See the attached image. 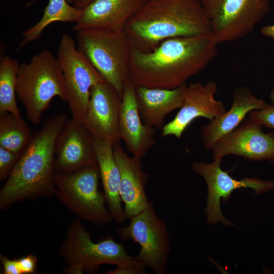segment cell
I'll return each instance as SVG.
<instances>
[{
	"label": "cell",
	"instance_id": "484cf974",
	"mask_svg": "<svg viewBox=\"0 0 274 274\" xmlns=\"http://www.w3.org/2000/svg\"><path fill=\"white\" fill-rule=\"evenodd\" d=\"M250 119L261 126L274 129V104L267 105L263 108L250 111Z\"/></svg>",
	"mask_w": 274,
	"mask_h": 274
},
{
	"label": "cell",
	"instance_id": "8fae6325",
	"mask_svg": "<svg viewBox=\"0 0 274 274\" xmlns=\"http://www.w3.org/2000/svg\"><path fill=\"white\" fill-rule=\"evenodd\" d=\"M211 163L194 162L192 170L201 176L208 186V194L205 213L207 223L215 225L219 222L226 226L235 225L224 217L220 209V201L226 202L231 193L239 188H251L254 195L267 192L274 189V181H266L256 178L245 177L236 180L228 172L221 168V158H214Z\"/></svg>",
	"mask_w": 274,
	"mask_h": 274
},
{
	"label": "cell",
	"instance_id": "7402d4cb",
	"mask_svg": "<svg viewBox=\"0 0 274 274\" xmlns=\"http://www.w3.org/2000/svg\"><path fill=\"white\" fill-rule=\"evenodd\" d=\"M82 13V9L71 6L66 0H49L40 20L22 32L23 39L19 47L22 48L39 39L45 28L53 22H77Z\"/></svg>",
	"mask_w": 274,
	"mask_h": 274
},
{
	"label": "cell",
	"instance_id": "1f68e13d",
	"mask_svg": "<svg viewBox=\"0 0 274 274\" xmlns=\"http://www.w3.org/2000/svg\"><path fill=\"white\" fill-rule=\"evenodd\" d=\"M70 4L74 3L75 0H66Z\"/></svg>",
	"mask_w": 274,
	"mask_h": 274
},
{
	"label": "cell",
	"instance_id": "30bf717a",
	"mask_svg": "<svg viewBox=\"0 0 274 274\" xmlns=\"http://www.w3.org/2000/svg\"><path fill=\"white\" fill-rule=\"evenodd\" d=\"M218 44L235 41L251 32L269 11L267 0H200Z\"/></svg>",
	"mask_w": 274,
	"mask_h": 274
},
{
	"label": "cell",
	"instance_id": "3957f363",
	"mask_svg": "<svg viewBox=\"0 0 274 274\" xmlns=\"http://www.w3.org/2000/svg\"><path fill=\"white\" fill-rule=\"evenodd\" d=\"M132 48L147 52L174 37L211 32L200 0H146L123 31Z\"/></svg>",
	"mask_w": 274,
	"mask_h": 274
},
{
	"label": "cell",
	"instance_id": "4316f807",
	"mask_svg": "<svg viewBox=\"0 0 274 274\" xmlns=\"http://www.w3.org/2000/svg\"><path fill=\"white\" fill-rule=\"evenodd\" d=\"M22 274L31 273L37 268V258L32 254H28L17 259Z\"/></svg>",
	"mask_w": 274,
	"mask_h": 274
},
{
	"label": "cell",
	"instance_id": "83f0119b",
	"mask_svg": "<svg viewBox=\"0 0 274 274\" xmlns=\"http://www.w3.org/2000/svg\"><path fill=\"white\" fill-rule=\"evenodd\" d=\"M0 260L3 267V273L22 274L17 259H10L1 254Z\"/></svg>",
	"mask_w": 274,
	"mask_h": 274
},
{
	"label": "cell",
	"instance_id": "277c9868",
	"mask_svg": "<svg viewBox=\"0 0 274 274\" xmlns=\"http://www.w3.org/2000/svg\"><path fill=\"white\" fill-rule=\"evenodd\" d=\"M58 253L66 266V274L93 273L102 264L116 265L107 274H144L146 265L129 255L123 244L112 238L94 243L80 219L74 220L68 228Z\"/></svg>",
	"mask_w": 274,
	"mask_h": 274
},
{
	"label": "cell",
	"instance_id": "d4e9b609",
	"mask_svg": "<svg viewBox=\"0 0 274 274\" xmlns=\"http://www.w3.org/2000/svg\"><path fill=\"white\" fill-rule=\"evenodd\" d=\"M21 154L13 152L0 146L1 182L6 181L8 178Z\"/></svg>",
	"mask_w": 274,
	"mask_h": 274
},
{
	"label": "cell",
	"instance_id": "4fadbf2b",
	"mask_svg": "<svg viewBox=\"0 0 274 274\" xmlns=\"http://www.w3.org/2000/svg\"><path fill=\"white\" fill-rule=\"evenodd\" d=\"M217 91V84L213 81L205 84L196 82L188 85L183 105L175 118L164 125L162 135L180 139L195 119L203 117L212 120L224 113V104L215 98Z\"/></svg>",
	"mask_w": 274,
	"mask_h": 274
},
{
	"label": "cell",
	"instance_id": "5bb4252c",
	"mask_svg": "<svg viewBox=\"0 0 274 274\" xmlns=\"http://www.w3.org/2000/svg\"><path fill=\"white\" fill-rule=\"evenodd\" d=\"M122 96L105 81L91 90L84 126L94 139L115 145L121 140L119 120Z\"/></svg>",
	"mask_w": 274,
	"mask_h": 274
},
{
	"label": "cell",
	"instance_id": "9c48e42d",
	"mask_svg": "<svg viewBox=\"0 0 274 274\" xmlns=\"http://www.w3.org/2000/svg\"><path fill=\"white\" fill-rule=\"evenodd\" d=\"M127 226L117 229L122 241H132L140 246L135 257L156 274H165L170 251L169 235L165 222L157 215L149 201L140 213L129 219Z\"/></svg>",
	"mask_w": 274,
	"mask_h": 274
},
{
	"label": "cell",
	"instance_id": "d6986e66",
	"mask_svg": "<svg viewBox=\"0 0 274 274\" xmlns=\"http://www.w3.org/2000/svg\"><path fill=\"white\" fill-rule=\"evenodd\" d=\"M267 105L262 99L256 97L248 88H236L233 92L230 109L202 126L200 136L204 149L212 150L219 140L237 127L250 111L261 109Z\"/></svg>",
	"mask_w": 274,
	"mask_h": 274
},
{
	"label": "cell",
	"instance_id": "ba28073f",
	"mask_svg": "<svg viewBox=\"0 0 274 274\" xmlns=\"http://www.w3.org/2000/svg\"><path fill=\"white\" fill-rule=\"evenodd\" d=\"M56 57L63 73L66 102L72 118L84 124L91 89L105 81L67 33L61 36Z\"/></svg>",
	"mask_w": 274,
	"mask_h": 274
},
{
	"label": "cell",
	"instance_id": "44dd1931",
	"mask_svg": "<svg viewBox=\"0 0 274 274\" xmlns=\"http://www.w3.org/2000/svg\"><path fill=\"white\" fill-rule=\"evenodd\" d=\"M94 148L107 204L113 221L123 223L127 219L119 193L120 174L113 144L94 139Z\"/></svg>",
	"mask_w": 274,
	"mask_h": 274
},
{
	"label": "cell",
	"instance_id": "cb8c5ba5",
	"mask_svg": "<svg viewBox=\"0 0 274 274\" xmlns=\"http://www.w3.org/2000/svg\"><path fill=\"white\" fill-rule=\"evenodd\" d=\"M19 63L7 55L0 60V113L20 116L16 101V85Z\"/></svg>",
	"mask_w": 274,
	"mask_h": 274
},
{
	"label": "cell",
	"instance_id": "f1b7e54d",
	"mask_svg": "<svg viewBox=\"0 0 274 274\" xmlns=\"http://www.w3.org/2000/svg\"><path fill=\"white\" fill-rule=\"evenodd\" d=\"M268 1L274 0H267ZM261 32L263 35L274 39V24L266 25L261 28Z\"/></svg>",
	"mask_w": 274,
	"mask_h": 274
},
{
	"label": "cell",
	"instance_id": "2e32d148",
	"mask_svg": "<svg viewBox=\"0 0 274 274\" xmlns=\"http://www.w3.org/2000/svg\"><path fill=\"white\" fill-rule=\"evenodd\" d=\"M119 131L127 150L142 159L153 148L156 140L155 128L145 125L138 110L135 86L129 79L126 83L120 106Z\"/></svg>",
	"mask_w": 274,
	"mask_h": 274
},
{
	"label": "cell",
	"instance_id": "8992f818",
	"mask_svg": "<svg viewBox=\"0 0 274 274\" xmlns=\"http://www.w3.org/2000/svg\"><path fill=\"white\" fill-rule=\"evenodd\" d=\"M77 49L104 81L122 96L129 79L130 46L124 32L87 29L77 32Z\"/></svg>",
	"mask_w": 274,
	"mask_h": 274
},
{
	"label": "cell",
	"instance_id": "603a6c76",
	"mask_svg": "<svg viewBox=\"0 0 274 274\" xmlns=\"http://www.w3.org/2000/svg\"><path fill=\"white\" fill-rule=\"evenodd\" d=\"M33 136L30 128L20 116L0 113V146L21 154Z\"/></svg>",
	"mask_w": 274,
	"mask_h": 274
},
{
	"label": "cell",
	"instance_id": "7a4b0ae2",
	"mask_svg": "<svg viewBox=\"0 0 274 274\" xmlns=\"http://www.w3.org/2000/svg\"><path fill=\"white\" fill-rule=\"evenodd\" d=\"M67 118L64 114L54 115L33 134L0 190L1 210L18 202L54 195L56 143Z\"/></svg>",
	"mask_w": 274,
	"mask_h": 274
},
{
	"label": "cell",
	"instance_id": "e0dca14e",
	"mask_svg": "<svg viewBox=\"0 0 274 274\" xmlns=\"http://www.w3.org/2000/svg\"><path fill=\"white\" fill-rule=\"evenodd\" d=\"M146 0H95L82 9L73 31L100 29L123 32L129 19Z\"/></svg>",
	"mask_w": 274,
	"mask_h": 274
},
{
	"label": "cell",
	"instance_id": "5b68a950",
	"mask_svg": "<svg viewBox=\"0 0 274 274\" xmlns=\"http://www.w3.org/2000/svg\"><path fill=\"white\" fill-rule=\"evenodd\" d=\"M16 95L28 120L39 124L43 114L55 97L66 101L64 77L57 57L47 50L19 64Z\"/></svg>",
	"mask_w": 274,
	"mask_h": 274
},
{
	"label": "cell",
	"instance_id": "9a60e30c",
	"mask_svg": "<svg viewBox=\"0 0 274 274\" xmlns=\"http://www.w3.org/2000/svg\"><path fill=\"white\" fill-rule=\"evenodd\" d=\"M93 141L83 124L73 118L67 120L56 141L55 171L68 173L87 166H98Z\"/></svg>",
	"mask_w": 274,
	"mask_h": 274
},
{
	"label": "cell",
	"instance_id": "f546056e",
	"mask_svg": "<svg viewBox=\"0 0 274 274\" xmlns=\"http://www.w3.org/2000/svg\"><path fill=\"white\" fill-rule=\"evenodd\" d=\"M94 1L95 0H75L74 6L80 9H83Z\"/></svg>",
	"mask_w": 274,
	"mask_h": 274
},
{
	"label": "cell",
	"instance_id": "ffe728a7",
	"mask_svg": "<svg viewBox=\"0 0 274 274\" xmlns=\"http://www.w3.org/2000/svg\"><path fill=\"white\" fill-rule=\"evenodd\" d=\"M187 84L173 89L135 86L138 110L143 123L162 129L166 116L184 104Z\"/></svg>",
	"mask_w": 274,
	"mask_h": 274
},
{
	"label": "cell",
	"instance_id": "6da1fadb",
	"mask_svg": "<svg viewBox=\"0 0 274 274\" xmlns=\"http://www.w3.org/2000/svg\"><path fill=\"white\" fill-rule=\"evenodd\" d=\"M217 44L210 32L169 38L147 52L130 47V78L135 86L177 88L211 62Z\"/></svg>",
	"mask_w": 274,
	"mask_h": 274
},
{
	"label": "cell",
	"instance_id": "52a82bcc",
	"mask_svg": "<svg viewBox=\"0 0 274 274\" xmlns=\"http://www.w3.org/2000/svg\"><path fill=\"white\" fill-rule=\"evenodd\" d=\"M99 179L95 166L68 173L55 172L54 195L79 219L98 225L110 224L113 220L105 194L98 189Z\"/></svg>",
	"mask_w": 274,
	"mask_h": 274
},
{
	"label": "cell",
	"instance_id": "4dcf8cb0",
	"mask_svg": "<svg viewBox=\"0 0 274 274\" xmlns=\"http://www.w3.org/2000/svg\"><path fill=\"white\" fill-rule=\"evenodd\" d=\"M270 98L272 101V104H274V89H273L270 92Z\"/></svg>",
	"mask_w": 274,
	"mask_h": 274
},
{
	"label": "cell",
	"instance_id": "7c38bea8",
	"mask_svg": "<svg viewBox=\"0 0 274 274\" xmlns=\"http://www.w3.org/2000/svg\"><path fill=\"white\" fill-rule=\"evenodd\" d=\"M261 127L248 118L217 142L211 150L213 159L234 155L274 162V132H264Z\"/></svg>",
	"mask_w": 274,
	"mask_h": 274
},
{
	"label": "cell",
	"instance_id": "ac0fdd59",
	"mask_svg": "<svg viewBox=\"0 0 274 274\" xmlns=\"http://www.w3.org/2000/svg\"><path fill=\"white\" fill-rule=\"evenodd\" d=\"M113 149L120 174V195L129 219L145 209L149 202L146 193L149 175L143 170L142 159L129 156L119 143L114 145Z\"/></svg>",
	"mask_w": 274,
	"mask_h": 274
}]
</instances>
